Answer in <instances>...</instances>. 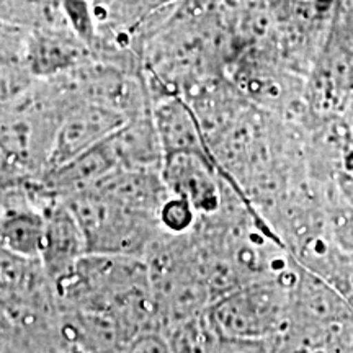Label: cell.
<instances>
[{"label": "cell", "instance_id": "4", "mask_svg": "<svg viewBox=\"0 0 353 353\" xmlns=\"http://www.w3.org/2000/svg\"><path fill=\"white\" fill-rule=\"evenodd\" d=\"M95 57L69 26L28 30L21 65L39 81L68 76Z\"/></svg>", "mask_w": 353, "mask_h": 353}, {"label": "cell", "instance_id": "5", "mask_svg": "<svg viewBox=\"0 0 353 353\" xmlns=\"http://www.w3.org/2000/svg\"><path fill=\"white\" fill-rule=\"evenodd\" d=\"M162 179L172 195L188 200L203 216H213L223 208L226 179L211 159L196 154H175L164 159Z\"/></svg>", "mask_w": 353, "mask_h": 353}, {"label": "cell", "instance_id": "13", "mask_svg": "<svg viewBox=\"0 0 353 353\" xmlns=\"http://www.w3.org/2000/svg\"><path fill=\"white\" fill-rule=\"evenodd\" d=\"M65 353H81L79 350H70V352H65Z\"/></svg>", "mask_w": 353, "mask_h": 353}, {"label": "cell", "instance_id": "7", "mask_svg": "<svg viewBox=\"0 0 353 353\" xmlns=\"http://www.w3.org/2000/svg\"><path fill=\"white\" fill-rule=\"evenodd\" d=\"M152 118L164 159L175 154H196L214 162L200 123L182 95H167L152 100Z\"/></svg>", "mask_w": 353, "mask_h": 353}, {"label": "cell", "instance_id": "1", "mask_svg": "<svg viewBox=\"0 0 353 353\" xmlns=\"http://www.w3.org/2000/svg\"><path fill=\"white\" fill-rule=\"evenodd\" d=\"M301 265L276 278H262L232 290L206 309L210 325L221 341H270L286 332L293 288Z\"/></svg>", "mask_w": 353, "mask_h": 353}, {"label": "cell", "instance_id": "8", "mask_svg": "<svg viewBox=\"0 0 353 353\" xmlns=\"http://www.w3.org/2000/svg\"><path fill=\"white\" fill-rule=\"evenodd\" d=\"M85 193H92L126 210L152 216H157L162 203L170 195L161 170L132 169L113 170Z\"/></svg>", "mask_w": 353, "mask_h": 353}, {"label": "cell", "instance_id": "10", "mask_svg": "<svg viewBox=\"0 0 353 353\" xmlns=\"http://www.w3.org/2000/svg\"><path fill=\"white\" fill-rule=\"evenodd\" d=\"M157 219L161 229L167 236H183L195 229L200 214L196 213V210L188 200L170 193L167 200L162 203Z\"/></svg>", "mask_w": 353, "mask_h": 353}, {"label": "cell", "instance_id": "2", "mask_svg": "<svg viewBox=\"0 0 353 353\" xmlns=\"http://www.w3.org/2000/svg\"><path fill=\"white\" fill-rule=\"evenodd\" d=\"M61 200L82 229L87 254L120 255L145 262L164 236L157 216L126 210L92 193Z\"/></svg>", "mask_w": 353, "mask_h": 353}, {"label": "cell", "instance_id": "3", "mask_svg": "<svg viewBox=\"0 0 353 353\" xmlns=\"http://www.w3.org/2000/svg\"><path fill=\"white\" fill-rule=\"evenodd\" d=\"M126 121L125 114L117 110L85 100L74 101L64 113L59 130L56 132L46 172L54 170L92 151L97 145L105 143Z\"/></svg>", "mask_w": 353, "mask_h": 353}, {"label": "cell", "instance_id": "9", "mask_svg": "<svg viewBox=\"0 0 353 353\" xmlns=\"http://www.w3.org/2000/svg\"><path fill=\"white\" fill-rule=\"evenodd\" d=\"M118 169L162 170L164 152L154 125L152 107L131 117L107 139Z\"/></svg>", "mask_w": 353, "mask_h": 353}, {"label": "cell", "instance_id": "11", "mask_svg": "<svg viewBox=\"0 0 353 353\" xmlns=\"http://www.w3.org/2000/svg\"><path fill=\"white\" fill-rule=\"evenodd\" d=\"M28 28L0 21V68L21 65Z\"/></svg>", "mask_w": 353, "mask_h": 353}, {"label": "cell", "instance_id": "12", "mask_svg": "<svg viewBox=\"0 0 353 353\" xmlns=\"http://www.w3.org/2000/svg\"><path fill=\"white\" fill-rule=\"evenodd\" d=\"M123 353H170V348L164 335L151 330L132 341Z\"/></svg>", "mask_w": 353, "mask_h": 353}, {"label": "cell", "instance_id": "6", "mask_svg": "<svg viewBox=\"0 0 353 353\" xmlns=\"http://www.w3.org/2000/svg\"><path fill=\"white\" fill-rule=\"evenodd\" d=\"M43 208L46 228L39 262L52 283H57L85 257L87 244L77 219L64 200L50 195Z\"/></svg>", "mask_w": 353, "mask_h": 353}]
</instances>
